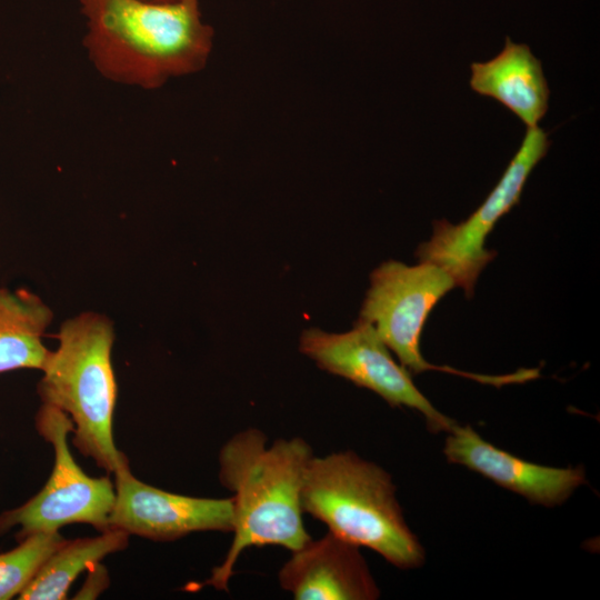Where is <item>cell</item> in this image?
Returning a JSON list of instances; mask_svg holds the SVG:
<instances>
[{
	"label": "cell",
	"instance_id": "cell-1",
	"mask_svg": "<svg viewBox=\"0 0 600 600\" xmlns=\"http://www.w3.org/2000/svg\"><path fill=\"white\" fill-rule=\"evenodd\" d=\"M89 59L106 79L146 90L204 68L213 30L199 0H80Z\"/></svg>",
	"mask_w": 600,
	"mask_h": 600
},
{
	"label": "cell",
	"instance_id": "cell-2",
	"mask_svg": "<svg viewBox=\"0 0 600 600\" xmlns=\"http://www.w3.org/2000/svg\"><path fill=\"white\" fill-rule=\"evenodd\" d=\"M313 456L300 437L269 446L267 436L256 428L236 433L222 446L219 481L233 493V539L203 586L227 591L244 549L279 546L292 552L311 539L302 519L301 488Z\"/></svg>",
	"mask_w": 600,
	"mask_h": 600
},
{
	"label": "cell",
	"instance_id": "cell-3",
	"mask_svg": "<svg viewBox=\"0 0 600 600\" xmlns=\"http://www.w3.org/2000/svg\"><path fill=\"white\" fill-rule=\"evenodd\" d=\"M301 507L331 533L376 551L399 569L424 562V549L404 520L391 476L352 451L311 458Z\"/></svg>",
	"mask_w": 600,
	"mask_h": 600
},
{
	"label": "cell",
	"instance_id": "cell-4",
	"mask_svg": "<svg viewBox=\"0 0 600 600\" xmlns=\"http://www.w3.org/2000/svg\"><path fill=\"white\" fill-rule=\"evenodd\" d=\"M37 386L41 402L67 413L72 442L98 467L112 472L127 457L116 447L113 412L117 381L112 366L114 327L103 313L83 311L66 319L56 334Z\"/></svg>",
	"mask_w": 600,
	"mask_h": 600
},
{
	"label": "cell",
	"instance_id": "cell-5",
	"mask_svg": "<svg viewBox=\"0 0 600 600\" xmlns=\"http://www.w3.org/2000/svg\"><path fill=\"white\" fill-rule=\"evenodd\" d=\"M370 282L359 319L374 328L411 376L429 370L441 371L496 387L518 381L516 372L499 376L470 373L432 364L422 357L420 337L428 316L439 300L457 287L444 269L430 262L408 266L389 260L372 271Z\"/></svg>",
	"mask_w": 600,
	"mask_h": 600
},
{
	"label": "cell",
	"instance_id": "cell-6",
	"mask_svg": "<svg viewBox=\"0 0 600 600\" xmlns=\"http://www.w3.org/2000/svg\"><path fill=\"white\" fill-rule=\"evenodd\" d=\"M36 428L54 451V463L44 487L23 504L0 513V536L19 527L18 540L37 533L86 523L102 532L116 501L114 483L108 477L92 478L74 461L68 436L73 422L63 411L42 403Z\"/></svg>",
	"mask_w": 600,
	"mask_h": 600
},
{
	"label": "cell",
	"instance_id": "cell-7",
	"mask_svg": "<svg viewBox=\"0 0 600 600\" xmlns=\"http://www.w3.org/2000/svg\"><path fill=\"white\" fill-rule=\"evenodd\" d=\"M550 143L547 131L538 126L527 128L518 151L480 207L457 224L444 219L433 221L430 240L417 249L419 260L444 269L471 298L479 274L496 257V252L484 248L486 238L500 218L519 203L530 173L544 158Z\"/></svg>",
	"mask_w": 600,
	"mask_h": 600
},
{
	"label": "cell",
	"instance_id": "cell-8",
	"mask_svg": "<svg viewBox=\"0 0 600 600\" xmlns=\"http://www.w3.org/2000/svg\"><path fill=\"white\" fill-rule=\"evenodd\" d=\"M299 349L320 369L377 393L391 407L419 411L433 432H449L457 423L431 404L414 386L409 371L394 361L374 328L361 319L343 333L307 329L300 337Z\"/></svg>",
	"mask_w": 600,
	"mask_h": 600
},
{
	"label": "cell",
	"instance_id": "cell-9",
	"mask_svg": "<svg viewBox=\"0 0 600 600\" xmlns=\"http://www.w3.org/2000/svg\"><path fill=\"white\" fill-rule=\"evenodd\" d=\"M116 501L109 528L159 542L199 531L232 532V498L189 497L137 479L129 461L114 471Z\"/></svg>",
	"mask_w": 600,
	"mask_h": 600
},
{
	"label": "cell",
	"instance_id": "cell-10",
	"mask_svg": "<svg viewBox=\"0 0 600 600\" xmlns=\"http://www.w3.org/2000/svg\"><path fill=\"white\" fill-rule=\"evenodd\" d=\"M448 433L443 448L448 462L478 472L531 503L547 508L562 504L587 483L582 467L556 468L520 459L487 442L470 426L456 423Z\"/></svg>",
	"mask_w": 600,
	"mask_h": 600
},
{
	"label": "cell",
	"instance_id": "cell-11",
	"mask_svg": "<svg viewBox=\"0 0 600 600\" xmlns=\"http://www.w3.org/2000/svg\"><path fill=\"white\" fill-rule=\"evenodd\" d=\"M328 531L292 551L278 578L297 600H374L380 590L359 551Z\"/></svg>",
	"mask_w": 600,
	"mask_h": 600
},
{
	"label": "cell",
	"instance_id": "cell-12",
	"mask_svg": "<svg viewBox=\"0 0 600 600\" xmlns=\"http://www.w3.org/2000/svg\"><path fill=\"white\" fill-rule=\"evenodd\" d=\"M470 69V88L500 102L527 128L537 127L546 116L550 90L541 61L528 44L507 37L503 49L494 58L473 62Z\"/></svg>",
	"mask_w": 600,
	"mask_h": 600
},
{
	"label": "cell",
	"instance_id": "cell-13",
	"mask_svg": "<svg viewBox=\"0 0 600 600\" xmlns=\"http://www.w3.org/2000/svg\"><path fill=\"white\" fill-rule=\"evenodd\" d=\"M52 320V310L38 294L0 288V373L42 370L51 352L42 338Z\"/></svg>",
	"mask_w": 600,
	"mask_h": 600
},
{
	"label": "cell",
	"instance_id": "cell-14",
	"mask_svg": "<svg viewBox=\"0 0 600 600\" xmlns=\"http://www.w3.org/2000/svg\"><path fill=\"white\" fill-rule=\"evenodd\" d=\"M128 543L129 534L119 529H108L91 538L66 540L48 558L18 599H64L82 571L89 570L108 554L124 550Z\"/></svg>",
	"mask_w": 600,
	"mask_h": 600
},
{
	"label": "cell",
	"instance_id": "cell-15",
	"mask_svg": "<svg viewBox=\"0 0 600 600\" xmlns=\"http://www.w3.org/2000/svg\"><path fill=\"white\" fill-rule=\"evenodd\" d=\"M66 541L59 531L37 532L0 553V600L19 596L48 558Z\"/></svg>",
	"mask_w": 600,
	"mask_h": 600
},
{
	"label": "cell",
	"instance_id": "cell-16",
	"mask_svg": "<svg viewBox=\"0 0 600 600\" xmlns=\"http://www.w3.org/2000/svg\"><path fill=\"white\" fill-rule=\"evenodd\" d=\"M109 582L106 568L98 562L89 568L87 581L83 583V587L76 598L94 599L109 586Z\"/></svg>",
	"mask_w": 600,
	"mask_h": 600
},
{
	"label": "cell",
	"instance_id": "cell-17",
	"mask_svg": "<svg viewBox=\"0 0 600 600\" xmlns=\"http://www.w3.org/2000/svg\"><path fill=\"white\" fill-rule=\"evenodd\" d=\"M141 1L152 2V3H174L181 0H141Z\"/></svg>",
	"mask_w": 600,
	"mask_h": 600
}]
</instances>
